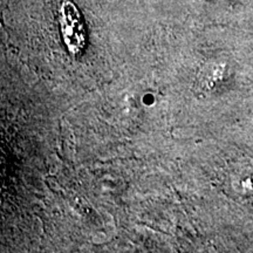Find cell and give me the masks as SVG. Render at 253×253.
I'll use <instances>...</instances> for the list:
<instances>
[{
	"label": "cell",
	"mask_w": 253,
	"mask_h": 253,
	"mask_svg": "<svg viewBox=\"0 0 253 253\" xmlns=\"http://www.w3.org/2000/svg\"><path fill=\"white\" fill-rule=\"evenodd\" d=\"M63 37L72 53H78L84 42V31L77 8L72 2H66L62 7Z\"/></svg>",
	"instance_id": "obj_1"
}]
</instances>
